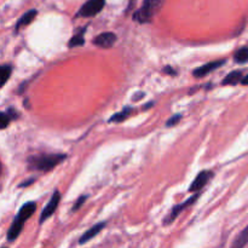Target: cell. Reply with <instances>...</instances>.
Segmentation results:
<instances>
[{"mask_svg":"<svg viewBox=\"0 0 248 248\" xmlns=\"http://www.w3.org/2000/svg\"><path fill=\"white\" fill-rule=\"evenodd\" d=\"M116 41V35L111 31H104L101 33L99 35H97V38H94L92 40L93 45L98 46L102 48H109L114 45V43Z\"/></svg>","mask_w":248,"mask_h":248,"instance_id":"9c48e42d","label":"cell"},{"mask_svg":"<svg viewBox=\"0 0 248 248\" xmlns=\"http://www.w3.org/2000/svg\"><path fill=\"white\" fill-rule=\"evenodd\" d=\"M67 157L65 154H40L28 157V166L35 171L47 172L60 165Z\"/></svg>","mask_w":248,"mask_h":248,"instance_id":"7a4b0ae2","label":"cell"},{"mask_svg":"<svg viewBox=\"0 0 248 248\" xmlns=\"http://www.w3.org/2000/svg\"><path fill=\"white\" fill-rule=\"evenodd\" d=\"M199 195H200V194H195V195L191 196L190 199H188V200L184 201V202H182V203H179V205L174 206V207L172 208L171 212H170V215L167 216V217L164 219V224H166V225L171 224V223L173 222V220L176 219L177 217H178L179 213H181L182 211L184 210V208H186V207H188V206L193 205V203L195 202L196 199L199 198Z\"/></svg>","mask_w":248,"mask_h":248,"instance_id":"8992f818","label":"cell"},{"mask_svg":"<svg viewBox=\"0 0 248 248\" xmlns=\"http://www.w3.org/2000/svg\"><path fill=\"white\" fill-rule=\"evenodd\" d=\"M86 31V27L85 28H81L72 39L69 40L68 43V46L69 47H77V46H82L85 43V39H84V33Z\"/></svg>","mask_w":248,"mask_h":248,"instance_id":"5bb4252c","label":"cell"},{"mask_svg":"<svg viewBox=\"0 0 248 248\" xmlns=\"http://www.w3.org/2000/svg\"><path fill=\"white\" fill-rule=\"evenodd\" d=\"M132 111H133V109L131 108V107H125V108H124L121 111H119V113H115L114 115H111L110 118H109V123H123V121H125L126 119L131 115V113H132Z\"/></svg>","mask_w":248,"mask_h":248,"instance_id":"4fadbf2b","label":"cell"},{"mask_svg":"<svg viewBox=\"0 0 248 248\" xmlns=\"http://www.w3.org/2000/svg\"><path fill=\"white\" fill-rule=\"evenodd\" d=\"M212 177H213L212 171H208V170H206V171H201L200 173L196 176V178L194 179L193 183L190 184V186H189V191H190V193H198V191H200L201 189L208 183V181H210Z\"/></svg>","mask_w":248,"mask_h":248,"instance_id":"52a82bcc","label":"cell"},{"mask_svg":"<svg viewBox=\"0 0 248 248\" xmlns=\"http://www.w3.org/2000/svg\"><path fill=\"white\" fill-rule=\"evenodd\" d=\"M234 61L236 63H240V64H244V63L248 62V46L236 51L234 56Z\"/></svg>","mask_w":248,"mask_h":248,"instance_id":"2e32d148","label":"cell"},{"mask_svg":"<svg viewBox=\"0 0 248 248\" xmlns=\"http://www.w3.org/2000/svg\"><path fill=\"white\" fill-rule=\"evenodd\" d=\"M104 227H106V223H104V222L97 223L96 225H93V227H92L91 229L87 230V232H85V234L82 235L81 237H80L79 244L80 245H84V244H86V242L91 241V240L93 239V237L96 236L97 234H99V232H101L102 230L104 229Z\"/></svg>","mask_w":248,"mask_h":248,"instance_id":"30bf717a","label":"cell"},{"mask_svg":"<svg viewBox=\"0 0 248 248\" xmlns=\"http://www.w3.org/2000/svg\"><path fill=\"white\" fill-rule=\"evenodd\" d=\"M60 201H61L60 191L55 190L53 191L52 196H51L50 201H48V203L45 206V208L43 210V212H41L40 220H39V222H40V224H43L46 219H48V218H50L51 216L56 212L58 205H60Z\"/></svg>","mask_w":248,"mask_h":248,"instance_id":"5b68a950","label":"cell"},{"mask_svg":"<svg viewBox=\"0 0 248 248\" xmlns=\"http://www.w3.org/2000/svg\"><path fill=\"white\" fill-rule=\"evenodd\" d=\"M106 0H87L81 9L77 12V17H93L103 10Z\"/></svg>","mask_w":248,"mask_h":248,"instance_id":"277c9868","label":"cell"},{"mask_svg":"<svg viewBox=\"0 0 248 248\" xmlns=\"http://www.w3.org/2000/svg\"><path fill=\"white\" fill-rule=\"evenodd\" d=\"M0 118H1V128L4 130V128H6V126L9 125L11 119H10V116L7 115L6 111H2V113L0 114Z\"/></svg>","mask_w":248,"mask_h":248,"instance_id":"ffe728a7","label":"cell"},{"mask_svg":"<svg viewBox=\"0 0 248 248\" xmlns=\"http://www.w3.org/2000/svg\"><path fill=\"white\" fill-rule=\"evenodd\" d=\"M247 244H248V225L244 230H242L241 232H240L239 236L236 237V240H235L234 244H232V247H236V248L245 247Z\"/></svg>","mask_w":248,"mask_h":248,"instance_id":"9a60e30c","label":"cell"},{"mask_svg":"<svg viewBox=\"0 0 248 248\" xmlns=\"http://www.w3.org/2000/svg\"><path fill=\"white\" fill-rule=\"evenodd\" d=\"M241 84H242V85H248V74L245 75L244 79L241 80Z\"/></svg>","mask_w":248,"mask_h":248,"instance_id":"cb8c5ba5","label":"cell"},{"mask_svg":"<svg viewBox=\"0 0 248 248\" xmlns=\"http://www.w3.org/2000/svg\"><path fill=\"white\" fill-rule=\"evenodd\" d=\"M36 15H38V11H36L35 9L29 10V11H27L26 14H24L23 16H22L21 18H19L18 21H17L16 31H18L19 28H22V27H24V26H27V24L31 23V22L33 21L34 18H35Z\"/></svg>","mask_w":248,"mask_h":248,"instance_id":"7c38bea8","label":"cell"},{"mask_svg":"<svg viewBox=\"0 0 248 248\" xmlns=\"http://www.w3.org/2000/svg\"><path fill=\"white\" fill-rule=\"evenodd\" d=\"M34 182H35V178L27 179V182H24V183L19 184V188H26V186H31V184H33Z\"/></svg>","mask_w":248,"mask_h":248,"instance_id":"603a6c76","label":"cell"},{"mask_svg":"<svg viewBox=\"0 0 248 248\" xmlns=\"http://www.w3.org/2000/svg\"><path fill=\"white\" fill-rule=\"evenodd\" d=\"M86 199H87V196H86V195H82V196H80V198L78 199V201H77V202L74 203V206H73V208H72V212H77V211L79 210V208L81 207L82 205H84V202H85V201H86Z\"/></svg>","mask_w":248,"mask_h":248,"instance_id":"d6986e66","label":"cell"},{"mask_svg":"<svg viewBox=\"0 0 248 248\" xmlns=\"http://www.w3.org/2000/svg\"><path fill=\"white\" fill-rule=\"evenodd\" d=\"M143 96H144V93H143V92H140V96H136V94H135V96H133V101H138V99H140V98H142V97Z\"/></svg>","mask_w":248,"mask_h":248,"instance_id":"d4e9b609","label":"cell"},{"mask_svg":"<svg viewBox=\"0 0 248 248\" xmlns=\"http://www.w3.org/2000/svg\"><path fill=\"white\" fill-rule=\"evenodd\" d=\"M35 210H36L35 202H27L22 206L19 212L17 213L16 217H15L11 227L9 228V232H7V235H6L7 241L12 242L18 237V235L21 234L26 222L34 215Z\"/></svg>","mask_w":248,"mask_h":248,"instance_id":"6da1fadb","label":"cell"},{"mask_svg":"<svg viewBox=\"0 0 248 248\" xmlns=\"http://www.w3.org/2000/svg\"><path fill=\"white\" fill-rule=\"evenodd\" d=\"M165 0H144L140 9L133 15V19L140 23H148L156 15V12L161 9Z\"/></svg>","mask_w":248,"mask_h":248,"instance_id":"3957f363","label":"cell"},{"mask_svg":"<svg viewBox=\"0 0 248 248\" xmlns=\"http://www.w3.org/2000/svg\"><path fill=\"white\" fill-rule=\"evenodd\" d=\"M164 73L165 74H169V75H176V70H174L172 67H170V65H167V67L165 68Z\"/></svg>","mask_w":248,"mask_h":248,"instance_id":"7402d4cb","label":"cell"},{"mask_svg":"<svg viewBox=\"0 0 248 248\" xmlns=\"http://www.w3.org/2000/svg\"><path fill=\"white\" fill-rule=\"evenodd\" d=\"M153 106H154V102H149V104H147V106L143 107V109H149V108H152Z\"/></svg>","mask_w":248,"mask_h":248,"instance_id":"484cf974","label":"cell"},{"mask_svg":"<svg viewBox=\"0 0 248 248\" xmlns=\"http://www.w3.org/2000/svg\"><path fill=\"white\" fill-rule=\"evenodd\" d=\"M225 62H227L225 60H218V61H213V62L207 63V64L201 65V67L196 68V69L193 70V75L195 78L206 77V75L210 74L211 72H213V70H216V69H218V68L222 67Z\"/></svg>","mask_w":248,"mask_h":248,"instance_id":"ba28073f","label":"cell"},{"mask_svg":"<svg viewBox=\"0 0 248 248\" xmlns=\"http://www.w3.org/2000/svg\"><path fill=\"white\" fill-rule=\"evenodd\" d=\"M6 113H7V115L10 116V119H11V121L12 120H16V119L19 116V114L17 113L16 109H14V108H9L6 110Z\"/></svg>","mask_w":248,"mask_h":248,"instance_id":"44dd1931","label":"cell"},{"mask_svg":"<svg viewBox=\"0 0 248 248\" xmlns=\"http://www.w3.org/2000/svg\"><path fill=\"white\" fill-rule=\"evenodd\" d=\"M242 79H244V72H242V70H234V72L229 73V74L223 79L222 85L223 86H228V85L235 86V85H237L239 82L241 84Z\"/></svg>","mask_w":248,"mask_h":248,"instance_id":"8fae6325","label":"cell"},{"mask_svg":"<svg viewBox=\"0 0 248 248\" xmlns=\"http://www.w3.org/2000/svg\"><path fill=\"white\" fill-rule=\"evenodd\" d=\"M0 73H1V86H4L6 84V81L9 80V78L11 77L12 73V65L11 64H2L0 68Z\"/></svg>","mask_w":248,"mask_h":248,"instance_id":"e0dca14e","label":"cell"},{"mask_svg":"<svg viewBox=\"0 0 248 248\" xmlns=\"http://www.w3.org/2000/svg\"><path fill=\"white\" fill-rule=\"evenodd\" d=\"M181 119H182V114H176V115L171 116V118L167 120L166 126H167V127H172V126L177 125V124L179 123V120H181Z\"/></svg>","mask_w":248,"mask_h":248,"instance_id":"ac0fdd59","label":"cell"}]
</instances>
